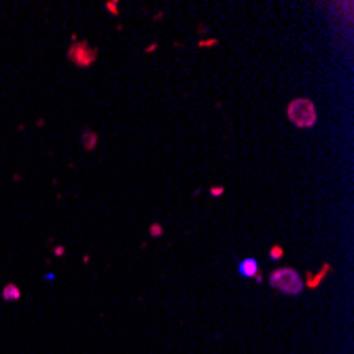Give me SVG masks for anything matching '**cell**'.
<instances>
[{"instance_id":"6da1fadb","label":"cell","mask_w":354,"mask_h":354,"mask_svg":"<svg viewBox=\"0 0 354 354\" xmlns=\"http://www.w3.org/2000/svg\"><path fill=\"white\" fill-rule=\"evenodd\" d=\"M286 119L299 127V130H312L318 121V115H316V106L310 98H295V100L289 102L286 106Z\"/></svg>"},{"instance_id":"7a4b0ae2","label":"cell","mask_w":354,"mask_h":354,"mask_svg":"<svg viewBox=\"0 0 354 354\" xmlns=\"http://www.w3.org/2000/svg\"><path fill=\"white\" fill-rule=\"evenodd\" d=\"M269 286L284 293V295L297 297L299 293L303 291V278L293 267H278L269 274Z\"/></svg>"},{"instance_id":"3957f363","label":"cell","mask_w":354,"mask_h":354,"mask_svg":"<svg viewBox=\"0 0 354 354\" xmlns=\"http://www.w3.org/2000/svg\"><path fill=\"white\" fill-rule=\"evenodd\" d=\"M68 59L79 68H89L98 59V49L92 47L87 41H74L68 49Z\"/></svg>"},{"instance_id":"277c9868","label":"cell","mask_w":354,"mask_h":354,"mask_svg":"<svg viewBox=\"0 0 354 354\" xmlns=\"http://www.w3.org/2000/svg\"><path fill=\"white\" fill-rule=\"evenodd\" d=\"M238 274H240V276H244V278H254L257 282L263 280V278H261V269H259V263H257V259H253V257H248V259H244V261H240Z\"/></svg>"},{"instance_id":"5b68a950","label":"cell","mask_w":354,"mask_h":354,"mask_svg":"<svg viewBox=\"0 0 354 354\" xmlns=\"http://www.w3.org/2000/svg\"><path fill=\"white\" fill-rule=\"evenodd\" d=\"M329 272H331V265H329V263H325V265L320 267L318 274H307V278L303 280V286H307V289H318V284L325 280V276Z\"/></svg>"},{"instance_id":"8992f818","label":"cell","mask_w":354,"mask_h":354,"mask_svg":"<svg viewBox=\"0 0 354 354\" xmlns=\"http://www.w3.org/2000/svg\"><path fill=\"white\" fill-rule=\"evenodd\" d=\"M2 299L4 301H19L21 299V291H19V286L17 284H4V289H2Z\"/></svg>"},{"instance_id":"52a82bcc","label":"cell","mask_w":354,"mask_h":354,"mask_svg":"<svg viewBox=\"0 0 354 354\" xmlns=\"http://www.w3.org/2000/svg\"><path fill=\"white\" fill-rule=\"evenodd\" d=\"M81 142H83V149H85V151H94V149H96V142H98L96 132H92V130H83V134H81Z\"/></svg>"},{"instance_id":"ba28073f","label":"cell","mask_w":354,"mask_h":354,"mask_svg":"<svg viewBox=\"0 0 354 354\" xmlns=\"http://www.w3.org/2000/svg\"><path fill=\"white\" fill-rule=\"evenodd\" d=\"M267 257L272 259V261H280V259L284 257V248H282L280 244H274V246L267 251Z\"/></svg>"},{"instance_id":"9c48e42d","label":"cell","mask_w":354,"mask_h":354,"mask_svg":"<svg viewBox=\"0 0 354 354\" xmlns=\"http://www.w3.org/2000/svg\"><path fill=\"white\" fill-rule=\"evenodd\" d=\"M149 233H151V236H153V238H159L161 233H163V227H161L159 223H153V225H151V227H149Z\"/></svg>"},{"instance_id":"30bf717a","label":"cell","mask_w":354,"mask_h":354,"mask_svg":"<svg viewBox=\"0 0 354 354\" xmlns=\"http://www.w3.org/2000/svg\"><path fill=\"white\" fill-rule=\"evenodd\" d=\"M223 193H225V187H212V189H210V195H212V198H221Z\"/></svg>"},{"instance_id":"8fae6325","label":"cell","mask_w":354,"mask_h":354,"mask_svg":"<svg viewBox=\"0 0 354 354\" xmlns=\"http://www.w3.org/2000/svg\"><path fill=\"white\" fill-rule=\"evenodd\" d=\"M106 6H108V11H110L112 15H119V9H117V2H108Z\"/></svg>"}]
</instances>
